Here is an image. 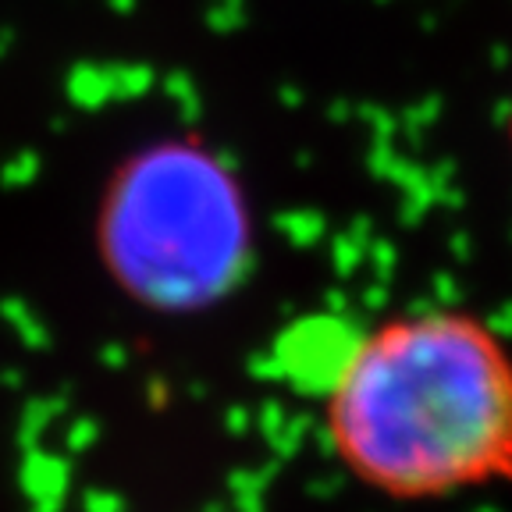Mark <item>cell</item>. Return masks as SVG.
<instances>
[{
  "label": "cell",
  "mask_w": 512,
  "mask_h": 512,
  "mask_svg": "<svg viewBox=\"0 0 512 512\" xmlns=\"http://www.w3.org/2000/svg\"><path fill=\"white\" fill-rule=\"evenodd\" d=\"M505 153H509V168H512V111L505 118Z\"/></svg>",
  "instance_id": "3957f363"
},
{
  "label": "cell",
  "mask_w": 512,
  "mask_h": 512,
  "mask_svg": "<svg viewBox=\"0 0 512 512\" xmlns=\"http://www.w3.org/2000/svg\"><path fill=\"white\" fill-rule=\"evenodd\" d=\"M331 463L392 505L512 488V338L466 303L349 324L313 392Z\"/></svg>",
  "instance_id": "6da1fadb"
},
{
  "label": "cell",
  "mask_w": 512,
  "mask_h": 512,
  "mask_svg": "<svg viewBox=\"0 0 512 512\" xmlns=\"http://www.w3.org/2000/svg\"><path fill=\"white\" fill-rule=\"evenodd\" d=\"M89 242L125 303L164 320L203 317L253 281L260 210L214 139L164 132L104 175Z\"/></svg>",
  "instance_id": "7a4b0ae2"
}]
</instances>
